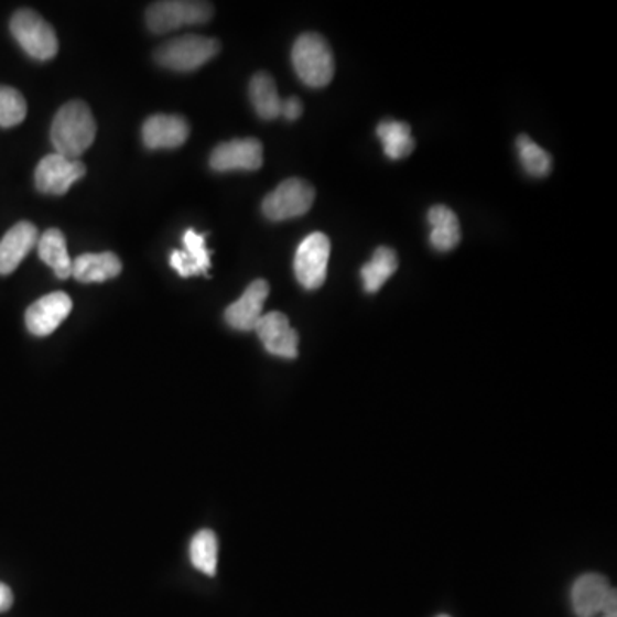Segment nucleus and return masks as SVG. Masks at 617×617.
Here are the masks:
<instances>
[{"label":"nucleus","mask_w":617,"mask_h":617,"mask_svg":"<svg viewBox=\"0 0 617 617\" xmlns=\"http://www.w3.org/2000/svg\"><path fill=\"white\" fill-rule=\"evenodd\" d=\"M429 225H431V246L440 252L453 251L462 240L458 216L447 206L437 205L429 209Z\"/></svg>","instance_id":"a211bd4d"},{"label":"nucleus","mask_w":617,"mask_h":617,"mask_svg":"<svg viewBox=\"0 0 617 617\" xmlns=\"http://www.w3.org/2000/svg\"><path fill=\"white\" fill-rule=\"evenodd\" d=\"M282 116L285 117L286 120H297L299 117L302 116V104L299 98L292 97L289 100L283 101L282 104Z\"/></svg>","instance_id":"a878e982"},{"label":"nucleus","mask_w":617,"mask_h":617,"mask_svg":"<svg viewBox=\"0 0 617 617\" xmlns=\"http://www.w3.org/2000/svg\"><path fill=\"white\" fill-rule=\"evenodd\" d=\"M122 262L113 252L82 255L73 261V277L82 283H104L119 277Z\"/></svg>","instance_id":"f3484780"},{"label":"nucleus","mask_w":617,"mask_h":617,"mask_svg":"<svg viewBox=\"0 0 617 617\" xmlns=\"http://www.w3.org/2000/svg\"><path fill=\"white\" fill-rule=\"evenodd\" d=\"M28 113L26 100L18 89L0 86V128H14Z\"/></svg>","instance_id":"393cba45"},{"label":"nucleus","mask_w":617,"mask_h":617,"mask_svg":"<svg viewBox=\"0 0 617 617\" xmlns=\"http://www.w3.org/2000/svg\"><path fill=\"white\" fill-rule=\"evenodd\" d=\"M191 561L194 567L203 571L205 575H216L218 564V540L212 530H201L191 542Z\"/></svg>","instance_id":"5701e85b"},{"label":"nucleus","mask_w":617,"mask_h":617,"mask_svg":"<svg viewBox=\"0 0 617 617\" xmlns=\"http://www.w3.org/2000/svg\"><path fill=\"white\" fill-rule=\"evenodd\" d=\"M206 236L208 234H197L194 228L185 231L184 249L182 251H172L170 255V264L177 271L181 277L190 278L196 274H208L212 268V252L206 249Z\"/></svg>","instance_id":"2eb2a0df"},{"label":"nucleus","mask_w":617,"mask_h":617,"mask_svg":"<svg viewBox=\"0 0 617 617\" xmlns=\"http://www.w3.org/2000/svg\"><path fill=\"white\" fill-rule=\"evenodd\" d=\"M39 242V230L30 221H20L0 240V274H9L20 267L28 252Z\"/></svg>","instance_id":"dca6fc26"},{"label":"nucleus","mask_w":617,"mask_h":617,"mask_svg":"<svg viewBox=\"0 0 617 617\" xmlns=\"http://www.w3.org/2000/svg\"><path fill=\"white\" fill-rule=\"evenodd\" d=\"M316 191L302 178H289L262 201V213L271 221H285L305 215L313 206Z\"/></svg>","instance_id":"423d86ee"},{"label":"nucleus","mask_w":617,"mask_h":617,"mask_svg":"<svg viewBox=\"0 0 617 617\" xmlns=\"http://www.w3.org/2000/svg\"><path fill=\"white\" fill-rule=\"evenodd\" d=\"M220 42L209 36L185 35L163 43L154 52L160 66L177 73L199 69L220 52Z\"/></svg>","instance_id":"7ed1b4c3"},{"label":"nucleus","mask_w":617,"mask_h":617,"mask_svg":"<svg viewBox=\"0 0 617 617\" xmlns=\"http://www.w3.org/2000/svg\"><path fill=\"white\" fill-rule=\"evenodd\" d=\"M40 259L54 270L55 277H73V261L67 252L66 237L58 228H48L39 240Z\"/></svg>","instance_id":"6ab92c4d"},{"label":"nucleus","mask_w":617,"mask_h":617,"mask_svg":"<svg viewBox=\"0 0 617 617\" xmlns=\"http://www.w3.org/2000/svg\"><path fill=\"white\" fill-rule=\"evenodd\" d=\"M249 97L256 113L262 120H274L282 116L283 101L270 74L258 73L252 76L249 83Z\"/></svg>","instance_id":"aec40b11"},{"label":"nucleus","mask_w":617,"mask_h":617,"mask_svg":"<svg viewBox=\"0 0 617 617\" xmlns=\"http://www.w3.org/2000/svg\"><path fill=\"white\" fill-rule=\"evenodd\" d=\"M209 166L216 172H234V170L255 172L262 166L261 141L246 138L218 144L209 156Z\"/></svg>","instance_id":"1a4fd4ad"},{"label":"nucleus","mask_w":617,"mask_h":617,"mask_svg":"<svg viewBox=\"0 0 617 617\" xmlns=\"http://www.w3.org/2000/svg\"><path fill=\"white\" fill-rule=\"evenodd\" d=\"M517 148L518 154H520L521 165H523L527 174L539 178L551 174V154H549L544 148H540L529 136L521 134L520 138H518Z\"/></svg>","instance_id":"b1692460"},{"label":"nucleus","mask_w":617,"mask_h":617,"mask_svg":"<svg viewBox=\"0 0 617 617\" xmlns=\"http://www.w3.org/2000/svg\"><path fill=\"white\" fill-rule=\"evenodd\" d=\"M255 332L258 333L268 354L277 355L282 359H297L299 333L290 326L289 317L285 314H262L261 320L256 324Z\"/></svg>","instance_id":"9d476101"},{"label":"nucleus","mask_w":617,"mask_h":617,"mask_svg":"<svg viewBox=\"0 0 617 617\" xmlns=\"http://www.w3.org/2000/svg\"><path fill=\"white\" fill-rule=\"evenodd\" d=\"M86 166L79 160H69L62 154H46L36 166V190L43 194L62 196L71 190V185L85 177Z\"/></svg>","instance_id":"6e6552de"},{"label":"nucleus","mask_w":617,"mask_h":617,"mask_svg":"<svg viewBox=\"0 0 617 617\" xmlns=\"http://www.w3.org/2000/svg\"><path fill=\"white\" fill-rule=\"evenodd\" d=\"M268 295H270V285L267 280H255L240 295L239 301L228 305L225 311L228 326L237 332H255Z\"/></svg>","instance_id":"f8f14e48"},{"label":"nucleus","mask_w":617,"mask_h":617,"mask_svg":"<svg viewBox=\"0 0 617 617\" xmlns=\"http://www.w3.org/2000/svg\"><path fill=\"white\" fill-rule=\"evenodd\" d=\"M376 134L381 139L388 159H405L415 148V139L412 138L409 123L385 120L379 123Z\"/></svg>","instance_id":"4be33fe9"},{"label":"nucleus","mask_w":617,"mask_h":617,"mask_svg":"<svg viewBox=\"0 0 617 617\" xmlns=\"http://www.w3.org/2000/svg\"><path fill=\"white\" fill-rule=\"evenodd\" d=\"M14 595L6 583L0 582V613L11 609Z\"/></svg>","instance_id":"bb28decb"},{"label":"nucleus","mask_w":617,"mask_h":617,"mask_svg":"<svg viewBox=\"0 0 617 617\" xmlns=\"http://www.w3.org/2000/svg\"><path fill=\"white\" fill-rule=\"evenodd\" d=\"M73 311V301L64 292L48 293L31 304L26 311V328L31 335L48 336L64 323Z\"/></svg>","instance_id":"9b49d317"},{"label":"nucleus","mask_w":617,"mask_h":617,"mask_svg":"<svg viewBox=\"0 0 617 617\" xmlns=\"http://www.w3.org/2000/svg\"><path fill=\"white\" fill-rule=\"evenodd\" d=\"M11 33L21 48L35 61H51L57 55V33L39 12L31 9L15 12L11 20Z\"/></svg>","instance_id":"20e7f679"},{"label":"nucleus","mask_w":617,"mask_h":617,"mask_svg":"<svg viewBox=\"0 0 617 617\" xmlns=\"http://www.w3.org/2000/svg\"><path fill=\"white\" fill-rule=\"evenodd\" d=\"M190 131L184 117L156 113L144 120L141 136L148 150H175L187 141Z\"/></svg>","instance_id":"ddd939ff"},{"label":"nucleus","mask_w":617,"mask_h":617,"mask_svg":"<svg viewBox=\"0 0 617 617\" xmlns=\"http://www.w3.org/2000/svg\"><path fill=\"white\" fill-rule=\"evenodd\" d=\"M213 18V6L194 0H163L148 8L147 24L156 35L191 24H205Z\"/></svg>","instance_id":"39448f33"},{"label":"nucleus","mask_w":617,"mask_h":617,"mask_svg":"<svg viewBox=\"0 0 617 617\" xmlns=\"http://www.w3.org/2000/svg\"><path fill=\"white\" fill-rule=\"evenodd\" d=\"M97 136V122L85 101L62 105L52 122L51 139L55 153L77 160L89 150Z\"/></svg>","instance_id":"f257e3e1"},{"label":"nucleus","mask_w":617,"mask_h":617,"mask_svg":"<svg viewBox=\"0 0 617 617\" xmlns=\"http://www.w3.org/2000/svg\"><path fill=\"white\" fill-rule=\"evenodd\" d=\"M440 617H450V616H440Z\"/></svg>","instance_id":"cd10ccee"},{"label":"nucleus","mask_w":617,"mask_h":617,"mask_svg":"<svg viewBox=\"0 0 617 617\" xmlns=\"http://www.w3.org/2000/svg\"><path fill=\"white\" fill-rule=\"evenodd\" d=\"M614 588L609 582L597 573H586L580 576L571 591V604L578 617H595L604 614L607 600Z\"/></svg>","instance_id":"4468645a"},{"label":"nucleus","mask_w":617,"mask_h":617,"mask_svg":"<svg viewBox=\"0 0 617 617\" xmlns=\"http://www.w3.org/2000/svg\"><path fill=\"white\" fill-rule=\"evenodd\" d=\"M293 69L308 88H324L335 74V58L328 42L317 33H304L293 43Z\"/></svg>","instance_id":"f03ea898"},{"label":"nucleus","mask_w":617,"mask_h":617,"mask_svg":"<svg viewBox=\"0 0 617 617\" xmlns=\"http://www.w3.org/2000/svg\"><path fill=\"white\" fill-rule=\"evenodd\" d=\"M604 617H613V616H604Z\"/></svg>","instance_id":"c85d7f7f"},{"label":"nucleus","mask_w":617,"mask_h":617,"mask_svg":"<svg viewBox=\"0 0 617 617\" xmlns=\"http://www.w3.org/2000/svg\"><path fill=\"white\" fill-rule=\"evenodd\" d=\"M398 270L397 252L390 247H378L372 259L364 264L360 274H362L364 289L367 293H376L381 286L388 282V278L393 277Z\"/></svg>","instance_id":"412c9836"},{"label":"nucleus","mask_w":617,"mask_h":617,"mask_svg":"<svg viewBox=\"0 0 617 617\" xmlns=\"http://www.w3.org/2000/svg\"><path fill=\"white\" fill-rule=\"evenodd\" d=\"M329 252L332 243L321 231H314L302 240L293 261V270L304 289L316 290L323 285L328 273Z\"/></svg>","instance_id":"0eeeda50"}]
</instances>
